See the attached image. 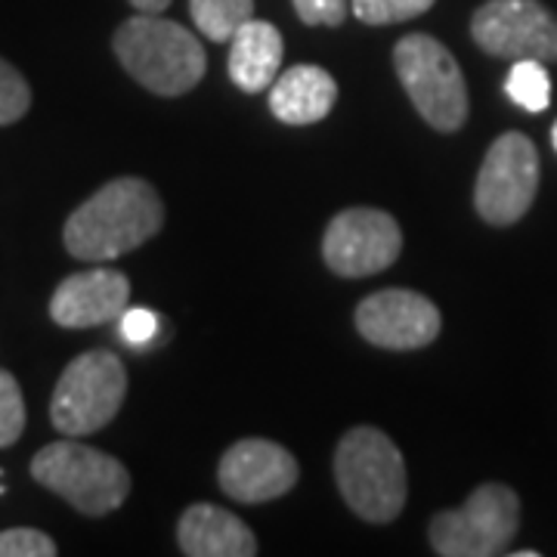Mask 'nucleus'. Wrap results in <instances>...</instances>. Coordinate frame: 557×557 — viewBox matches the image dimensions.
I'll return each instance as SVG.
<instances>
[{
    "label": "nucleus",
    "mask_w": 557,
    "mask_h": 557,
    "mask_svg": "<svg viewBox=\"0 0 557 557\" xmlns=\"http://www.w3.org/2000/svg\"><path fill=\"white\" fill-rule=\"evenodd\" d=\"M131 282L119 270H87L62 282L50 300V317L62 329H94L115 322L127 310Z\"/></svg>",
    "instance_id": "obj_13"
},
{
    "label": "nucleus",
    "mask_w": 557,
    "mask_h": 557,
    "mask_svg": "<svg viewBox=\"0 0 557 557\" xmlns=\"http://www.w3.org/2000/svg\"><path fill=\"white\" fill-rule=\"evenodd\" d=\"M440 310L418 292L384 288L357 307L362 338L384 350H418L440 335Z\"/></svg>",
    "instance_id": "obj_11"
},
{
    "label": "nucleus",
    "mask_w": 557,
    "mask_h": 557,
    "mask_svg": "<svg viewBox=\"0 0 557 557\" xmlns=\"http://www.w3.org/2000/svg\"><path fill=\"white\" fill-rule=\"evenodd\" d=\"M32 478L87 518L112 515L131 493V474L119 458L84 446L78 437L47 443L32 458Z\"/></svg>",
    "instance_id": "obj_4"
},
{
    "label": "nucleus",
    "mask_w": 557,
    "mask_h": 557,
    "mask_svg": "<svg viewBox=\"0 0 557 557\" xmlns=\"http://www.w3.org/2000/svg\"><path fill=\"white\" fill-rule=\"evenodd\" d=\"M552 143H555V149H557V121H555V127H552Z\"/></svg>",
    "instance_id": "obj_26"
},
{
    "label": "nucleus",
    "mask_w": 557,
    "mask_h": 557,
    "mask_svg": "<svg viewBox=\"0 0 557 557\" xmlns=\"http://www.w3.org/2000/svg\"><path fill=\"white\" fill-rule=\"evenodd\" d=\"M127 394L124 362L109 350L75 357L50 399V421L62 437H90L119 416Z\"/></svg>",
    "instance_id": "obj_5"
},
{
    "label": "nucleus",
    "mask_w": 557,
    "mask_h": 557,
    "mask_svg": "<svg viewBox=\"0 0 557 557\" xmlns=\"http://www.w3.org/2000/svg\"><path fill=\"white\" fill-rule=\"evenodd\" d=\"M285 44L276 25L248 20L230 38V78L245 94H263L278 78Z\"/></svg>",
    "instance_id": "obj_16"
},
{
    "label": "nucleus",
    "mask_w": 557,
    "mask_h": 557,
    "mask_svg": "<svg viewBox=\"0 0 557 557\" xmlns=\"http://www.w3.org/2000/svg\"><path fill=\"white\" fill-rule=\"evenodd\" d=\"M505 94L527 112H545L552 102V78L545 72V62L515 60L505 78Z\"/></svg>",
    "instance_id": "obj_18"
},
{
    "label": "nucleus",
    "mask_w": 557,
    "mask_h": 557,
    "mask_svg": "<svg viewBox=\"0 0 557 557\" xmlns=\"http://www.w3.org/2000/svg\"><path fill=\"white\" fill-rule=\"evenodd\" d=\"M520 502L505 483H483L456 511L431 520V545L443 557H496L518 536Z\"/></svg>",
    "instance_id": "obj_7"
},
{
    "label": "nucleus",
    "mask_w": 557,
    "mask_h": 557,
    "mask_svg": "<svg viewBox=\"0 0 557 557\" xmlns=\"http://www.w3.org/2000/svg\"><path fill=\"white\" fill-rule=\"evenodd\" d=\"M115 57L127 75L159 97L193 90L208 69L205 47L193 32L159 13H137L115 32Z\"/></svg>",
    "instance_id": "obj_2"
},
{
    "label": "nucleus",
    "mask_w": 557,
    "mask_h": 557,
    "mask_svg": "<svg viewBox=\"0 0 557 557\" xmlns=\"http://www.w3.org/2000/svg\"><path fill=\"white\" fill-rule=\"evenodd\" d=\"M159 332V317L146 307H131L121 313V338L134 347H146Z\"/></svg>",
    "instance_id": "obj_23"
},
{
    "label": "nucleus",
    "mask_w": 557,
    "mask_h": 557,
    "mask_svg": "<svg viewBox=\"0 0 557 557\" xmlns=\"http://www.w3.org/2000/svg\"><path fill=\"white\" fill-rule=\"evenodd\" d=\"M180 552L186 557H255L258 539L233 511L220 505H193L177 523Z\"/></svg>",
    "instance_id": "obj_14"
},
{
    "label": "nucleus",
    "mask_w": 557,
    "mask_h": 557,
    "mask_svg": "<svg viewBox=\"0 0 557 557\" xmlns=\"http://www.w3.org/2000/svg\"><path fill=\"white\" fill-rule=\"evenodd\" d=\"M335 483L344 502L369 523H391L406 505V461L379 428L347 431L335 453Z\"/></svg>",
    "instance_id": "obj_3"
},
{
    "label": "nucleus",
    "mask_w": 557,
    "mask_h": 557,
    "mask_svg": "<svg viewBox=\"0 0 557 557\" xmlns=\"http://www.w3.org/2000/svg\"><path fill=\"white\" fill-rule=\"evenodd\" d=\"M471 35L480 50L498 60L557 62V16L539 0H490L474 20Z\"/></svg>",
    "instance_id": "obj_9"
},
{
    "label": "nucleus",
    "mask_w": 557,
    "mask_h": 557,
    "mask_svg": "<svg viewBox=\"0 0 557 557\" xmlns=\"http://www.w3.org/2000/svg\"><path fill=\"white\" fill-rule=\"evenodd\" d=\"M164 223L159 193L139 177H119L81 205L65 220L69 255L87 263H106L149 242Z\"/></svg>",
    "instance_id": "obj_1"
},
{
    "label": "nucleus",
    "mask_w": 557,
    "mask_h": 557,
    "mask_svg": "<svg viewBox=\"0 0 557 557\" xmlns=\"http://www.w3.org/2000/svg\"><path fill=\"white\" fill-rule=\"evenodd\" d=\"M137 7V13H164L171 7V0H131Z\"/></svg>",
    "instance_id": "obj_25"
},
{
    "label": "nucleus",
    "mask_w": 557,
    "mask_h": 557,
    "mask_svg": "<svg viewBox=\"0 0 557 557\" xmlns=\"http://www.w3.org/2000/svg\"><path fill=\"white\" fill-rule=\"evenodd\" d=\"M189 13L205 38L223 44L255 20V0H189Z\"/></svg>",
    "instance_id": "obj_17"
},
{
    "label": "nucleus",
    "mask_w": 557,
    "mask_h": 557,
    "mask_svg": "<svg viewBox=\"0 0 557 557\" xmlns=\"http://www.w3.org/2000/svg\"><path fill=\"white\" fill-rule=\"evenodd\" d=\"M25 431V399L20 381L0 369V449L13 446Z\"/></svg>",
    "instance_id": "obj_20"
},
{
    "label": "nucleus",
    "mask_w": 557,
    "mask_h": 557,
    "mask_svg": "<svg viewBox=\"0 0 557 557\" xmlns=\"http://www.w3.org/2000/svg\"><path fill=\"white\" fill-rule=\"evenodd\" d=\"M57 555V542L32 530V527H16V530H3L0 533V557H53Z\"/></svg>",
    "instance_id": "obj_22"
},
{
    "label": "nucleus",
    "mask_w": 557,
    "mask_h": 557,
    "mask_svg": "<svg viewBox=\"0 0 557 557\" xmlns=\"http://www.w3.org/2000/svg\"><path fill=\"white\" fill-rule=\"evenodd\" d=\"M403 248L399 223L379 208H347L329 223L322 258L332 273L347 278L375 276L394 267Z\"/></svg>",
    "instance_id": "obj_10"
},
{
    "label": "nucleus",
    "mask_w": 557,
    "mask_h": 557,
    "mask_svg": "<svg viewBox=\"0 0 557 557\" xmlns=\"http://www.w3.org/2000/svg\"><path fill=\"white\" fill-rule=\"evenodd\" d=\"M399 84L406 87L418 115L443 134L468 121V87L456 57L431 35H406L394 47Z\"/></svg>",
    "instance_id": "obj_6"
},
{
    "label": "nucleus",
    "mask_w": 557,
    "mask_h": 557,
    "mask_svg": "<svg viewBox=\"0 0 557 557\" xmlns=\"http://www.w3.org/2000/svg\"><path fill=\"white\" fill-rule=\"evenodd\" d=\"M298 461L273 440H239L220 458V490L236 502L258 505L285 496L298 483Z\"/></svg>",
    "instance_id": "obj_12"
},
{
    "label": "nucleus",
    "mask_w": 557,
    "mask_h": 557,
    "mask_svg": "<svg viewBox=\"0 0 557 557\" xmlns=\"http://www.w3.org/2000/svg\"><path fill=\"white\" fill-rule=\"evenodd\" d=\"M32 106V87L7 60H0V127L16 124Z\"/></svg>",
    "instance_id": "obj_21"
},
{
    "label": "nucleus",
    "mask_w": 557,
    "mask_h": 557,
    "mask_svg": "<svg viewBox=\"0 0 557 557\" xmlns=\"http://www.w3.org/2000/svg\"><path fill=\"white\" fill-rule=\"evenodd\" d=\"M536 189L539 156L533 139L518 131L502 134L480 164L478 186H474L478 214L496 226L518 223L530 211Z\"/></svg>",
    "instance_id": "obj_8"
},
{
    "label": "nucleus",
    "mask_w": 557,
    "mask_h": 557,
    "mask_svg": "<svg viewBox=\"0 0 557 557\" xmlns=\"http://www.w3.org/2000/svg\"><path fill=\"white\" fill-rule=\"evenodd\" d=\"M338 100L335 78L319 65H295L270 84V112L282 124H317Z\"/></svg>",
    "instance_id": "obj_15"
},
{
    "label": "nucleus",
    "mask_w": 557,
    "mask_h": 557,
    "mask_svg": "<svg viewBox=\"0 0 557 557\" xmlns=\"http://www.w3.org/2000/svg\"><path fill=\"white\" fill-rule=\"evenodd\" d=\"M354 16L366 25H394L416 20L434 7V0H350Z\"/></svg>",
    "instance_id": "obj_19"
},
{
    "label": "nucleus",
    "mask_w": 557,
    "mask_h": 557,
    "mask_svg": "<svg viewBox=\"0 0 557 557\" xmlns=\"http://www.w3.org/2000/svg\"><path fill=\"white\" fill-rule=\"evenodd\" d=\"M304 25H341L347 16V0H295Z\"/></svg>",
    "instance_id": "obj_24"
}]
</instances>
